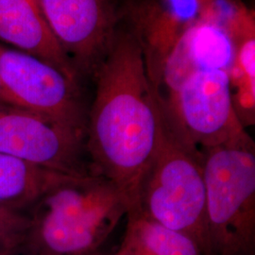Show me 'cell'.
I'll return each instance as SVG.
<instances>
[{"instance_id": "6da1fadb", "label": "cell", "mask_w": 255, "mask_h": 255, "mask_svg": "<svg viewBox=\"0 0 255 255\" xmlns=\"http://www.w3.org/2000/svg\"><path fill=\"white\" fill-rule=\"evenodd\" d=\"M93 81L85 137L92 169L124 194L130 209L164 121L140 46L128 30L118 29Z\"/></svg>"}, {"instance_id": "7a4b0ae2", "label": "cell", "mask_w": 255, "mask_h": 255, "mask_svg": "<svg viewBox=\"0 0 255 255\" xmlns=\"http://www.w3.org/2000/svg\"><path fill=\"white\" fill-rule=\"evenodd\" d=\"M128 210L104 177L66 176L26 213L27 231L10 255H98Z\"/></svg>"}, {"instance_id": "3957f363", "label": "cell", "mask_w": 255, "mask_h": 255, "mask_svg": "<svg viewBox=\"0 0 255 255\" xmlns=\"http://www.w3.org/2000/svg\"><path fill=\"white\" fill-rule=\"evenodd\" d=\"M129 211L190 237L203 255H212L202 154L184 146L165 124Z\"/></svg>"}, {"instance_id": "277c9868", "label": "cell", "mask_w": 255, "mask_h": 255, "mask_svg": "<svg viewBox=\"0 0 255 255\" xmlns=\"http://www.w3.org/2000/svg\"><path fill=\"white\" fill-rule=\"evenodd\" d=\"M212 255H255V145L247 133L201 152Z\"/></svg>"}, {"instance_id": "5b68a950", "label": "cell", "mask_w": 255, "mask_h": 255, "mask_svg": "<svg viewBox=\"0 0 255 255\" xmlns=\"http://www.w3.org/2000/svg\"><path fill=\"white\" fill-rule=\"evenodd\" d=\"M159 104L170 133L200 153L248 133L235 113L228 73L223 70L192 74Z\"/></svg>"}, {"instance_id": "8992f818", "label": "cell", "mask_w": 255, "mask_h": 255, "mask_svg": "<svg viewBox=\"0 0 255 255\" xmlns=\"http://www.w3.org/2000/svg\"><path fill=\"white\" fill-rule=\"evenodd\" d=\"M4 105L54 120L86 134L88 108L82 83L35 56L0 45Z\"/></svg>"}, {"instance_id": "52a82bcc", "label": "cell", "mask_w": 255, "mask_h": 255, "mask_svg": "<svg viewBox=\"0 0 255 255\" xmlns=\"http://www.w3.org/2000/svg\"><path fill=\"white\" fill-rule=\"evenodd\" d=\"M85 137L54 120L0 105V154L69 176L96 175Z\"/></svg>"}, {"instance_id": "ba28073f", "label": "cell", "mask_w": 255, "mask_h": 255, "mask_svg": "<svg viewBox=\"0 0 255 255\" xmlns=\"http://www.w3.org/2000/svg\"><path fill=\"white\" fill-rule=\"evenodd\" d=\"M46 25L73 62L81 80L92 79L118 32L110 0H35Z\"/></svg>"}, {"instance_id": "9c48e42d", "label": "cell", "mask_w": 255, "mask_h": 255, "mask_svg": "<svg viewBox=\"0 0 255 255\" xmlns=\"http://www.w3.org/2000/svg\"><path fill=\"white\" fill-rule=\"evenodd\" d=\"M214 1L134 0L128 4V31L140 46L153 88L177 43L206 14Z\"/></svg>"}, {"instance_id": "30bf717a", "label": "cell", "mask_w": 255, "mask_h": 255, "mask_svg": "<svg viewBox=\"0 0 255 255\" xmlns=\"http://www.w3.org/2000/svg\"><path fill=\"white\" fill-rule=\"evenodd\" d=\"M235 46L225 21V0H215L206 14L180 39L165 61L153 88L158 101L201 70L228 73Z\"/></svg>"}, {"instance_id": "8fae6325", "label": "cell", "mask_w": 255, "mask_h": 255, "mask_svg": "<svg viewBox=\"0 0 255 255\" xmlns=\"http://www.w3.org/2000/svg\"><path fill=\"white\" fill-rule=\"evenodd\" d=\"M0 41L82 81L73 62L46 25L35 0H0Z\"/></svg>"}, {"instance_id": "7c38bea8", "label": "cell", "mask_w": 255, "mask_h": 255, "mask_svg": "<svg viewBox=\"0 0 255 255\" xmlns=\"http://www.w3.org/2000/svg\"><path fill=\"white\" fill-rule=\"evenodd\" d=\"M225 21L235 55L228 71L233 107L243 127L255 124V15L240 0H227Z\"/></svg>"}, {"instance_id": "4fadbf2b", "label": "cell", "mask_w": 255, "mask_h": 255, "mask_svg": "<svg viewBox=\"0 0 255 255\" xmlns=\"http://www.w3.org/2000/svg\"><path fill=\"white\" fill-rule=\"evenodd\" d=\"M66 176L0 154V207L26 214Z\"/></svg>"}, {"instance_id": "5bb4252c", "label": "cell", "mask_w": 255, "mask_h": 255, "mask_svg": "<svg viewBox=\"0 0 255 255\" xmlns=\"http://www.w3.org/2000/svg\"><path fill=\"white\" fill-rule=\"evenodd\" d=\"M121 255H203L190 237L146 219L136 211L127 214Z\"/></svg>"}, {"instance_id": "9a60e30c", "label": "cell", "mask_w": 255, "mask_h": 255, "mask_svg": "<svg viewBox=\"0 0 255 255\" xmlns=\"http://www.w3.org/2000/svg\"><path fill=\"white\" fill-rule=\"evenodd\" d=\"M28 226L27 215L0 207V255H10Z\"/></svg>"}, {"instance_id": "2e32d148", "label": "cell", "mask_w": 255, "mask_h": 255, "mask_svg": "<svg viewBox=\"0 0 255 255\" xmlns=\"http://www.w3.org/2000/svg\"><path fill=\"white\" fill-rule=\"evenodd\" d=\"M0 105H4L3 97H2V89H1V83H0Z\"/></svg>"}, {"instance_id": "e0dca14e", "label": "cell", "mask_w": 255, "mask_h": 255, "mask_svg": "<svg viewBox=\"0 0 255 255\" xmlns=\"http://www.w3.org/2000/svg\"><path fill=\"white\" fill-rule=\"evenodd\" d=\"M121 255L120 254H119V251L117 252V253H115V254H113V255Z\"/></svg>"}, {"instance_id": "ac0fdd59", "label": "cell", "mask_w": 255, "mask_h": 255, "mask_svg": "<svg viewBox=\"0 0 255 255\" xmlns=\"http://www.w3.org/2000/svg\"><path fill=\"white\" fill-rule=\"evenodd\" d=\"M104 255V254H102V253H100V254H98V255Z\"/></svg>"}]
</instances>
